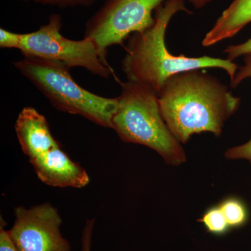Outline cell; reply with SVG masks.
<instances>
[{
    "mask_svg": "<svg viewBox=\"0 0 251 251\" xmlns=\"http://www.w3.org/2000/svg\"><path fill=\"white\" fill-rule=\"evenodd\" d=\"M184 11L192 14L185 0H166L155 11L151 27L129 36L122 70L128 80L148 86L158 95L165 82L175 74L206 68L224 69L233 80L239 67L228 59L209 56L188 57L170 53L166 44L167 28L172 18Z\"/></svg>",
    "mask_w": 251,
    "mask_h": 251,
    "instance_id": "2",
    "label": "cell"
},
{
    "mask_svg": "<svg viewBox=\"0 0 251 251\" xmlns=\"http://www.w3.org/2000/svg\"><path fill=\"white\" fill-rule=\"evenodd\" d=\"M224 52L227 54V59L232 62L241 56L251 53V38L243 44L228 46Z\"/></svg>",
    "mask_w": 251,
    "mask_h": 251,
    "instance_id": "16",
    "label": "cell"
},
{
    "mask_svg": "<svg viewBox=\"0 0 251 251\" xmlns=\"http://www.w3.org/2000/svg\"><path fill=\"white\" fill-rule=\"evenodd\" d=\"M14 226L9 234L18 251H71L60 232L62 219L50 203L26 209L15 208Z\"/></svg>",
    "mask_w": 251,
    "mask_h": 251,
    "instance_id": "7",
    "label": "cell"
},
{
    "mask_svg": "<svg viewBox=\"0 0 251 251\" xmlns=\"http://www.w3.org/2000/svg\"><path fill=\"white\" fill-rule=\"evenodd\" d=\"M14 67L49 99L52 106L80 115L96 125L112 128L118 99L92 93L74 81L70 68L62 62L24 56Z\"/></svg>",
    "mask_w": 251,
    "mask_h": 251,
    "instance_id": "4",
    "label": "cell"
},
{
    "mask_svg": "<svg viewBox=\"0 0 251 251\" xmlns=\"http://www.w3.org/2000/svg\"><path fill=\"white\" fill-rule=\"evenodd\" d=\"M96 0H35V2L48 6L60 8L89 6L93 4Z\"/></svg>",
    "mask_w": 251,
    "mask_h": 251,
    "instance_id": "15",
    "label": "cell"
},
{
    "mask_svg": "<svg viewBox=\"0 0 251 251\" xmlns=\"http://www.w3.org/2000/svg\"><path fill=\"white\" fill-rule=\"evenodd\" d=\"M19 1H35V0H19Z\"/></svg>",
    "mask_w": 251,
    "mask_h": 251,
    "instance_id": "19",
    "label": "cell"
},
{
    "mask_svg": "<svg viewBox=\"0 0 251 251\" xmlns=\"http://www.w3.org/2000/svg\"><path fill=\"white\" fill-rule=\"evenodd\" d=\"M166 0H105L103 6L86 23L85 38L94 41L105 62L107 50L122 44L135 32L154 24L153 11ZM196 9L205 7L212 0H188Z\"/></svg>",
    "mask_w": 251,
    "mask_h": 251,
    "instance_id": "5",
    "label": "cell"
},
{
    "mask_svg": "<svg viewBox=\"0 0 251 251\" xmlns=\"http://www.w3.org/2000/svg\"><path fill=\"white\" fill-rule=\"evenodd\" d=\"M198 221L204 225L208 232L214 235H224L231 229L219 205L208 209Z\"/></svg>",
    "mask_w": 251,
    "mask_h": 251,
    "instance_id": "13",
    "label": "cell"
},
{
    "mask_svg": "<svg viewBox=\"0 0 251 251\" xmlns=\"http://www.w3.org/2000/svg\"><path fill=\"white\" fill-rule=\"evenodd\" d=\"M117 99L112 128L123 141L151 149L171 166L186 161L184 148L163 120L158 95L150 87L128 80Z\"/></svg>",
    "mask_w": 251,
    "mask_h": 251,
    "instance_id": "3",
    "label": "cell"
},
{
    "mask_svg": "<svg viewBox=\"0 0 251 251\" xmlns=\"http://www.w3.org/2000/svg\"><path fill=\"white\" fill-rule=\"evenodd\" d=\"M62 18L51 15L47 24L33 32L23 34L19 50L23 56L57 61L72 69L82 67L94 75L108 78L113 74L108 63L99 54L93 41L85 38L74 41L61 34Z\"/></svg>",
    "mask_w": 251,
    "mask_h": 251,
    "instance_id": "6",
    "label": "cell"
},
{
    "mask_svg": "<svg viewBox=\"0 0 251 251\" xmlns=\"http://www.w3.org/2000/svg\"><path fill=\"white\" fill-rule=\"evenodd\" d=\"M94 222H95L94 219H89L86 221L85 226L82 233V249H81V251H91Z\"/></svg>",
    "mask_w": 251,
    "mask_h": 251,
    "instance_id": "18",
    "label": "cell"
},
{
    "mask_svg": "<svg viewBox=\"0 0 251 251\" xmlns=\"http://www.w3.org/2000/svg\"><path fill=\"white\" fill-rule=\"evenodd\" d=\"M251 23V0H233L204 36L202 46L209 47L232 37Z\"/></svg>",
    "mask_w": 251,
    "mask_h": 251,
    "instance_id": "10",
    "label": "cell"
},
{
    "mask_svg": "<svg viewBox=\"0 0 251 251\" xmlns=\"http://www.w3.org/2000/svg\"><path fill=\"white\" fill-rule=\"evenodd\" d=\"M200 69L175 74L158 94L163 120L181 144L194 134H222L225 122L235 113L240 99L216 77Z\"/></svg>",
    "mask_w": 251,
    "mask_h": 251,
    "instance_id": "1",
    "label": "cell"
},
{
    "mask_svg": "<svg viewBox=\"0 0 251 251\" xmlns=\"http://www.w3.org/2000/svg\"><path fill=\"white\" fill-rule=\"evenodd\" d=\"M6 223L1 217L0 224V251H18L12 239L10 237L9 231L5 229Z\"/></svg>",
    "mask_w": 251,
    "mask_h": 251,
    "instance_id": "17",
    "label": "cell"
},
{
    "mask_svg": "<svg viewBox=\"0 0 251 251\" xmlns=\"http://www.w3.org/2000/svg\"><path fill=\"white\" fill-rule=\"evenodd\" d=\"M15 130L29 161L60 147L52 136L46 117L31 107H25L20 112Z\"/></svg>",
    "mask_w": 251,
    "mask_h": 251,
    "instance_id": "9",
    "label": "cell"
},
{
    "mask_svg": "<svg viewBox=\"0 0 251 251\" xmlns=\"http://www.w3.org/2000/svg\"><path fill=\"white\" fill-rule=\"evenodd\" d=\"M39 179L54 187H85L90 176L79 163L74 162L60 147L29 161Z\"/></svg>",
    "mask_w": 251,
    "mask_h": 251,
    "instance_id": "8",
    "label": "cell"
},
{
    "mask_svg": "<svg viewBox=\"0 0 251 251\" xmlns=\"http://www.w3.org/2000/svg\"><path fill=\"white\" fill-rule=\"evenodd\" d=\"M23 34L12 32L1 28L0 29V46L2 49H20Z\"/></svg>",
    "mask_w": 251,
    "mask_h": 251,
    "instance_id": "14",
    "label": "cell"
},
{
    "mask_svg": "<svg viewBox=\"0 0 251 251\" xmlns=\"http://www.w3.org/2000/svg\"><path fill=\"white\" fill-rule=\"evenodd\" d=\"M219 206L231 229L240 228L249 221V209L242 200L234 197L226 198Z\"/></svg>",
    "mask_w": 251,
    "mask_h": 251,
    "instance_id": "12",
    "label": "cell"
},
{
    "mask_svg": "<svg viewBox=\"0 0 251 251\" xmlns=\"http://www.w3.org/2000/svg\"><path fill=\"white\" fill-rule=\"evenodd\" d=\"M247 78H251V53L244 56V65L238 69L233 80L231 81V87L235 88ZM225 156L227 159H246L251 164V138L244 145L227 150Z\"/></svg>",
    "mask_w": 251,
    "mask_h": 251,
    "instance_id": "11",
    "label": "cell"
}]
</instances>
